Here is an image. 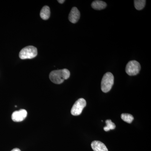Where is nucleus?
Masks as SVG:
<instances>
[{
    "instance_id": "423d86ee",
    "label": "nucleus",
    "mask_w": 151,
    "mask_h": 151,
    "mask_svg": "<svg viewBox=\"0 0 151 151\" xmlns=\"http://www.w3.org/2000/svg\"><path fill=\"white\" fill-rule=\"evenodd\" d=\"M27 115V111L24 109H21L19 111H14L12 113V120L14 122H21L26 119Z\"/></svg>"
},
{
    "instance_id": "2eb2a0df",
    "label": "nucleus",
    "mask_w": 151,
    "mask_h": 151,
    "mask_svg": "<svg viewBox=\"0 0 151 151\" xmlns=\"http://www.w3.org/2000/svg\"><path fill=\"white\" fill-rule=\"evenodd\" d=\"M11 151H21L18 148H15L12 150Z\"/></svg>"
},
{
    "instance_id": "f8f14e48",
    "label": "nucleus",
    "mask_w": 151,
    "mask_h": 151,
    "mask_svg": "<svg viewBox=\"0 0 151 151\" xmlns=\"http://www.w3.org/2000/svg\"><path fill=\"white\" fill-rule=\"evenodd\" d=\"M121 118L124 122L128 124H131L134 120V118L132 115L128 113H123L121 115Z\"/></svg>"
},
{
    "instance_id": "0eeeda50",
    "label": "nucleus",
    "mask_w": 151,
    "mask_h": 151,
    "mask_svg": "<svg viewBox=\"0 0 151 151\" xmlns=\"http://www.w3.org/2000/svg\"><path fill=\"white\" fill-rule=\"evenodd\" d=\"M80 13L76 7L72 8L68 16V19L72 23H77L80 19Z\"/></svg>"
},
{
    "instance_id": "ddd939ff",
    "label": "nucleus",
    "mask_w": 151,
    "mask_h": 151,
    "mask_svg": "<svg viewBox=\"0 0 151 151\" xmlns=\"http://www.w3.org/2000/svg\"><path fill=\"white\" fill-rule=\"evenodd\" d=\"M106 126L103 128L104 131L105 132H108L110 130H113L116 128V125L114 123L112 122L111 120H107L105 122Z\"/></svg>"
},
{
    "instance_id": "1a4fd4ad",
    "label": "nucleus",
    "mask_w": 151,
    "mask_h": 151,
    "mask_svg": "<svg viewBox=\"0 0 151 151\" xmlns=\"http://www.w3.org/2000/svg\"><path fill=\"white\" fill-rule=\"evenodd\" d=\"M92 8L97 10L103 9L107 6V4L102 1H95L92 2L91 4Z\"/></svg>"
},
{
    "instance_id": "f257e3e1",
    "label": "nucleus",
    "mask_w": 151,
    "mask_h": 151,
    "mask_svg": "<svg viewBox=\"0 0 151 151\" xmlns=\"http://www.w3.org/2000/svg\"><path fill=\"white\" fill-rule=\"evenodd\" d=\"M70 72L68 69L64 68L61 70H54L50 73V81L55 84H62L64 80L70 77Z\"/></svg>"
},
{
    "instance_id": "7ed1b4c3",
    "label": "nucleus",
    "mask_w": 151,
    "mask_h": 151,
    "mask_svg": "<svg viewBox=\"0 0 151 151\" xmlns=\"http://www.w3.org/2000/svg\"><path fill=\"white\" fill-rule=\"evenodd\" d=\"M37 55V49L35 47H26L20 52L19 57L21 59H32Z\"/></svg>"
},
{
    "instance_id": "39448f33",
    "label": "nucleus",
    "mask_w": 151,
    "mask_h": 151,
    "mask_svg": "<svg viewBox=\"0 0 151 151\" xmlns=\"http://www.w3.org/2000/svg\"><path fill=\"white\" fill-rule=\"evenodd\" d=\"M86 103L84 98L78 99L71 108V113L73 116H79L82 113L83 109L86 107Z\"/></svg>"
},
{
    "instance_id": "9d476101",
    "label": "nucleus",
    "mask_w": 151,
    "mask_h": 151,
    "mask_svg": "<svg viewBox=\"0 0 151 151\" xmlns=\"http://www.w3.org/2000/svg\"><path fill=\"white\" fill-rule=\"evenodd\" d=\"M50 11L49 7L45 6L42 9L40 13V16L42 19L46 20L50 17Z\"/></svg>"
},
{
    "instance_id": "6e6552de",
    "label": "nucleus",
    "mask_w": 151,
    "mask_h": 151,
    "mask_svg": "<svg viewBox=\"0 0 151 151\" xmlns=\"http://www.w3.org/2000/svg\"><path fill=\"white\" fill-rule=\"evenodd\" d=\"M91 147L94 151H108L105 144L99 141H93L91 144Z\"/></svg>"
},
{
    "instance_id": "4468645a",
    "label": "nucleus",
    "mask_w": 151,
    "mask_h": 151,
    "mask_svg": "<svg viewBox=\"0 0 151 151\" xmlns=\"http://www.w3.org/2000/svg\"><path fill=\"white\" fill-rule=\"evenodd\" d=\"M58 3H59L60 4H62L65 1H64V0H58Z\"/></svg>"
},
{
    "instance_id": "20e7f679",
    "label": "nucleus",
    "mask_w": 151,
    "mask_h": 151,
    "mask_svg": "<svg viewBox=\"0 0 151 151\" xmlns=\"http://www.w3.org/2000/svg\"><path fill=\"white\" fill-rule=\"evenodd\" d=\"M141 65L138 61L135 60H131L127 63L126 67V72L128 75H137L139 73L141 70Z\"/></svg>"
},
{
    "instance_id": "9b49d317",
    "label": "nucleus",
    "mask_w": 151,
    "mask_h": 151,
    "mask_svg": "<svg viewBox=\"0 0 151 151\" xmlns=\"http://www.w3.org/2000/svg\"><path fill=\"white\" fill-rule=\"evenodd\" d=\"M146 1L145 0H135L134 4L135 8L137 10H141L144 8L146 4Z\"/></svg>"
},
{
    "instance_id": "f03ea898",
    "label": "nucleus",
    "mask_w": 151,
    "mask_h": 151,
    "mask_svg": "<svg viewBox=\"0 0 151 151\" xmlns=\"http://www.w3.org/2000/svg\"><path fill=\"white\" fill-rule=\"evenodd\" d=\"M114 76L111 72L104 74L101 81V90L103 92L107 93L111 90L114 84Z\"/></svg>"
}]
</instances>
